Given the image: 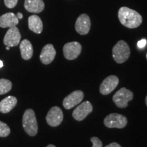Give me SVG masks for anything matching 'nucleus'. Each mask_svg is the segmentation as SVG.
Returning a JSON list of instances; mask_svg holds the SVG:
<instances>
[{
    "instance_id": "nucleus-1",
    "label": "nucleus",
    "mask_w": 147,
    "mask_h": 147,
    "mask_svg": "<svg viewBox=\"0 0 147 147\" xmlns=\"http://www.w3.org/2000/svg\"><path fill=\"white\" fill-rule=\"evenodd\" d=\"M118 17L121 23L129 29L139 27L142 22V17L136 11L127 7H121L118 12Z\"/></svg>"
},
{
    "instance_id": "nucleus-2",
    "label": "nucleus",
    "mask_w": 147,
    "mask_h": 147,
    "mask_svg": "<svg viewBox=\"0 0 147 147\" xmlns=\"http://www.w3.org/2000/svg\"><path fill=\"white\" fill-rule=\"evenodd\" d=\"M23 126L25 132L30 136H35L38 133V122L34 111L32 109H27L24 113Z\"/></svg>"
},
{
    "instance_id": "nucleus-3",
    "label": "nucleus",
    "mask_w": 147,
    "mask_h": 147,
    "mask_svg": "<svg viewBox=\"0 0 147 147\" xmlns=\"http://www.w3.org/2000/svg\"><path fill=\"white\" fill-rule=\"evenodd\" d=\"M130 56V49L127 44L123 40H120L113 49L114 60L118 63H123L128 59Z\"/></svg>"
},
{
    "instance_id": "nucleus-4",
    "label": "nucleus",
    "mask_w": 147,
    "mask_h": 147,
    "mask_svg": "<svg viewBox=\"0 0 147 147\" xmlns=\"http://www.w3.org/2000/svg\"><path fill=\"white\" fill-rule=\"evenodd\" d=\"M134 93L126 88H121L114 95L113 100L117 107L121 108H127L128 102L132 100Z\"/></svg>"
},
{
    "instance_id": "nucleus-5",
    "label": "nucleus",
    "mask_w": 147,
    "mask_h": 147,
    "mask_svg": "<svg viewBox=\"0 0 147 147\" xmlns=\"http://www.w3.org/2000/svg\"><path fill=\"white\" fill-rule=\"evenodd\" d=\"M104 123L108 128L122 129L127 124V119L125 116L118 113H112L104 119Z\"/></svg>"
},
{
    "instance_id": "nucleus-6",
    "label": "nucleus",
    "mask_w": 147,
    "mask_h": 147,
    "mask_svg": "<svg viewBox=\"0 0 147 147\" xmlns=\"http://www.w3.org/2000/svg\"><path fill=\"white\" fill-rule=\"evenodd\" d=\"M82 51V46L78 42H71L64 45L63 52L64 57L67 60L76 59Z\"/></svg>"
},
{
    "instance_id": "nucleus-7",
    "label": "nucleus",
    "mask_w": 147,
    "mask_h": 147,
    "mask_svg": "<svg viewBox=\"0 0 147 147\" xmlns=\"http://www.w3.org/2000/svg\"><path fill=\"white\" fill-rule=\"evenodd\" d=\"M46 119H47V123L50 126L57 127L63 121V112L58 106H53L48 113Z\"/></svg>"
},
{
    "instance_id": "nucleus-8",
    "label": "nucleus",
    "mask_w": 147,
    "mask_h": 147,
    "mask_svg": "<svg viewBox=\"0 0 147 147\" xmlns=\"http://www.w3.org/2000/svg\"><path fill=\"white\" fill-rule=\"evenodd\" d=\"M21 38V34L17 27H10L3 38V43L6 47H16L20 44Z\"/></svg>"
},
{
    "instance_id": "nucleus-9",
    "label": "nucleus",
    "mask_w": 147,
    "mask_h": 147,
    "mask_svg": "<svg viewBox=\"0 0 147 147\" xmlns=\"http://www.w3.org/2000/svg\"><path fill=\"white\" fill-rule=\"evenodd\" d=\"M92 111H93V106L91 103L89 101H85L77 106L76 109L74 110L72 117L75 120L81 121L84 120Z\"/></svg>"
},
{
    "instance_id": "nucleus-10",
    "label": "nucleus",
    "mask_w": 147,
    "mask_h": 147,
    "mask_svg": "<svg viewBox=\"0 0 147 147\" xmlns=\"http://www.w3.org/2000/svg\"><path fill=\"white\" fill-rule=\"evenodd\" d=\"M84 98L83 92L80 90L73 91L70 94L65 97L63 100V105L65 109L69 110L80 104Z\"/></svg>"
},
{
    "instance_id": "nucleus-11",
    "label": "nucleus",
    "mask_w": 147,
    "mask_h": 147,
    "mask_svg": "<svg viewBox=\"0 0 147 147\" xmlns=\"http://www.w3.org/2000/svg\"><path fill=\"white\" fill-rule=\"evenodd\" d=\"M119 82L118 77L111 75L103 80L100 87V91L102 95H108L117 87Z\"/></svg>"
},
{
    "instance_id": "nucleus-12",
    "label": "nucleus",
    "mask_w": 147,
    "mask_h": 147,
    "mask_svg": "<svg viewBox=\"0 0 147 147\" xmlns=\"http://www.w3.org/2000/svg\"><path fill=\"white\" fill-rule=\"evenodd\" d=\"M91 28V21L89 16L86 14H82L77 18L75 29L77 33L80 35H86L89 32Z\"/></svg>"
},
{
    "instance_id": "nucleus-13",
    "label": "nucleus",
    "mask_w": 147,
    "mask_h": 147,
    "mask_svg": "<svg viewBox=\"0 0 147 147\" xmlns=\"http://www.w3.org/2000/svg\"><path fill=\"white\" fill-rule=\"evenodd\" d=\"M56 56V51L54 47L51 44H48L45 45L41 51L40 55V59L41 62L45 65H48L52 63Z\"/></svg>"
},
{
    "instance_id": "nucleus-14",
    "label": "nucleus",
    "mask_w": 147,
    "mask_h": 147,
    "mask_svg": "<svg viewBox=\"0 0 147 147\" xmlns=\"http://www.w3.org/2000/svg\"><path fill=\"white\" fill-rule=\"evenodd\" d=\"M18 23L17 16L12 12H8L0 16V27L1 28L15 27Z\"/></svg>"
},
{
    "instance_id": "nucleus-15",
    "label": "nucleus",
    "mask_w": 147,
    "mask_h": 147,
    "mask_svg": "<svg viewBox=\"0 0 147 147\" xmlns=\"http://www.w3.org/2000/svg\"><path fill=\"white\" fill-rule=\"evenodd\" d=\"M24 6L29 12L40 13L45 9V3L42 0H25Z\"/></svg>"
},
{
    "instance_id": "nucleus-16",
    "label": "nucleus",
    "mask_w": 147,
    "mask_h": 147,
    "mask_svg": "<svg viewBox=\"0 0 147 147\" xmlns=\"http://www.w3.org/2000/svg\"><path fill=\"white\" fill-rule=\"evenodd\" d=\"M17 104V99L14 96H8L0 102V112L1 113H8L15 107Z\"/></svg>"
},
{
    "instance_id": "nucleus-17",
    "label": "nucleus",
    "mask_w": 147,
    "mask_h": 147,
    "mask_svg": "<svg viewBox=\"0 0 147 147\" xmlns=\"http://www.w3.org/2000/svg\"><path fill=\"white\" fill-rule=\"evenodd\" d=\"M29 28L36 34H41L43 30V23L39 16L37 15L30 16L28 18Z\"/></svg>"
},
{
    "instance_id": "nucleus-18",
    "label": "nucleus",
    "mask_w": 147,
    "mask_h": 147,
    "mask_svg": "<svg viewBox=\"0 0 147 147\" xmlns=\"http://www.w3.org/2000/svg\"><path fill=\"white\" fill-rule=\"evenodd\" d=\"M20 51L22 58L24 60H29L32 57L34 50L32 43L28 40H23L20 44Z\"/></svg>"
},
{
    "instance_id": "nucleus-19",
    "label": "nucleus",
    "mask_w": 147,
    "mask_h": 147,
    "mask_svg": "<svg viewBox=\"0 0 147 147\" xmlns=\"http://www.w3.org/2000/svg\"><path fill=\"white\" fill-rule=\"evenodd\" d=\"M12 84L8 79H0V95H3L9 92L12 89Z\"/></svg>"
},
{
    "instance_id": "nucleus-20",
    "label": "nucleus",
    "mask_w": 147,
    "mask_h": 147,
    "mask_svg": "<svg viewBox=\"0 0 147 147\" xmlns=\"http://www.w3.org/2000/svg\"><path fill=\"white\" fill-rule=\"evenodd\" d=\"M10 133V129L7 124L0 121V137H6Z\"/></svg>"
},
{
    "instance_id": "nucleus-21",
    "label": "nucleus",
    "mask_w": 147,
    "mask_h": 147,
    "mask_svg": "<svg viewBox=\"0 0 147 147\" xmlns=\"http://www.w3.org/2000/svg\"><path fill=\"white\" fill-rule=\"evenodd\" d=\"M91 141L93 144V147H102V142L98 138L92 137Z\"/></svg>"
},
{
    "instance_id": "nucleus-22",
    "label": "nucleus",
    "mask_w": 147,
    "mask_h": 147,
    "mask_svg": "<svg viewBox=\"0 0 147 147\" xmlns=\"http://www.w3.org/2000/svg\"><path fill=\"white\" fill-rule=\"evenodd\" d=\"M18 3V0H4V3L8 8H13Z\"/></svg>"
},
{
    "instance_id": "nucleus-23",
    "label": "nucleus",
    "mask_w": 147,
    "mask_h": 147,
    "mask_svg": "<svg viewBox=\"0 0 147 147\" xmlns=\"http://www.w3.org/2000/svg\"><path fill=\"white\" fill-rule=\"evenodd\" d=\"M146 40L145 39H142L141 40H140V41L138 42V47L139 49H143V48H144L145 46H146Z\"/></svg>"
},
{
    "instance_id": "nucleus-24",
    "label": "nucleus",
    "mask_w": 147,
    "mask_h": 147,
    "mask_svg": "<svg viewBox=\"0 0 147 147\" xmlns=\"http://www.w3.org/2000/svg\"><path fill=\"white\" fill-rule=\"evenodd\" d=\"M105 147H121V146L117 142H113V143H110V144H108L107 146H106Z\"/></svg>"
},
{
    "instance_id": "nucleus-25",
    "label": "nucleus",
    "mask_w": 147,
    "mask_h": 147,
    "mask_svg": "<svg viewBox=\"0 0 147 147\" xmlns=\"http://www.w3.org/2000/svg\"><path fill=\"white\" fill-rule=\"evenodd\" d=\"M16 16H17L18 19H22L23 18V14L21 13V12H18V13H17V14H16Z\"/></svg>"
},
{
    "instance_id": "nucleus-26",
    "label": "nucleus",
    "mask_w": 147,
    "mask_h": 147,
    "mask_svg": "<svg viewBox=\"0 0 147 147\" xmlns=\"http://www.w3.org/2000/svg\"><path fill=\"white\" fill-rule=\"evenodd\" d=\"M3 61H2L0 60V68H1V67H3Z\"/></svg>"
},
{
    "instance_id": "nucleus-27",
    "label": "nucleus",
    "mask_w": 147,
    "mask_h": 147,
    "mask_svg": "<svg viewBox=\"0 0 147 147\" xmlns=\"http://www.w3.org/2000/svg\"><path fill=\"white\" fill-rule=\"evenodd\" d=\"M47 147H56V146H55V145H53V144H49V145H48Z\"/></svg>"
},
{
    "instance_id": "nucleus-28",
    "label": "nucleus",
    "mask_w": 147,
    "mask_h": 147,
    "mask_svg": "<svg viewBox=\"0 0 147 147\" xmlns=\"http://www.w3.org/2000/svg\"><path fill=\"white\" fill-rule=\"evenodd\" d=\"M145 102H146V105L147 106V95L146 97V99H145Z\"/></svg>"
},
{
    "instance_id": "nucleus-29",
    "label": "nucleus",
    "mask_w": 147,
    "mask_h": 147,
    "mask_svg": "<svg viewBox=\"0 0 147 147\" xmlns=\"http://www.w3.org/2000/svg\"><path fill=\"white\" fill-rule=\"evenodd\" d=\"M6 49H7V50L8 51L9 49H10V47H6Z\"/></svg>"
}]
</instances>
